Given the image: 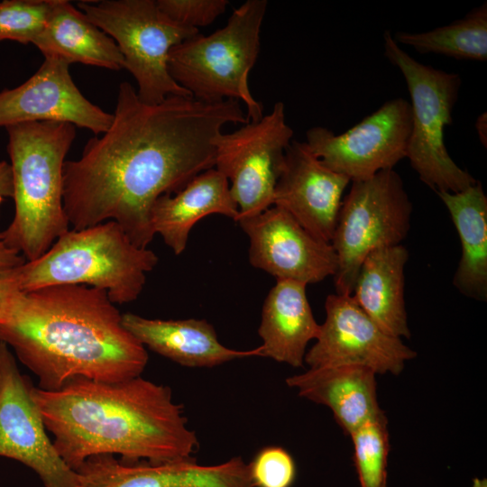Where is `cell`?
Returning a JSON list of instances; mask_svg holds the SVG:
<instances>
[{
    "mask_svg": "<svg viewBox=\"0 0 487 487\" xmlns=\"http://www.w3.org/2000/svg\"><path fill=\"white\" fill-rule=\"evenodd\" d=\"M246 123L238 100L207 103L170 96L151 105L122 82L109 128L90 138L78 159L64 162L63 206L69 226L114 221L135 245L148 248L155 235V201L215 168V141L223 127Z\"/></svg>",
    "mask_w": 487,
    "mask_h": 487,
    "instance_id": "6da1fadb",
    "label": "cell"
},
{
    "mask_svg": "<svg viewBox=\"0 0 487 487\" xmlns=\"http://www.w3.org/2000/svg\"><path fill=\"white\" fill-rule=\"evenodd\" d=\"M106 291L86 285L20 291L0 322V341L43 391L78 379L124 381L141 376L148 354Z\"/></svg>",
    "mask_w": 487,
    "mask_h": 487,
    "instance_id": "7a4b0ae2",
    "label": "cell"
},
{
    "mask_svg": "<svg viewBox=\"0 0 487 487\" xmlns=\"http://www.w3.org/2000/svg\"><path fill=\"white\" fill-rule=\"evenodd\" d=\"M32 394L58 454L74 471L98 455L158 463L191 458L198 447L170 388L141 376L78 379L51 391L32 386Z\"/></svg>",
    "mask_w": 487,
    "mask_h": 487,
    "instance_id": "3957f363",
    "label": "cell"
},
{
    "mask_svg": "<svg viewBox=\"0 0 487 487\" xmlns=\"http://www.w3.org/2000/svg\"><path fill=\"white\" fill-rule=\"evenodd\" d=\"M5 129L14 216L3 234L11 248L32 261L69 230L63 206V166L76 126L32 122Z\"/></svg>",
    "mask_w": 487,
    "mask_h": 487,
    "instance_id": "277c9868",
    "label": "cell"
},
{
    "mask_svg": "<svg viewBox=\"0 0 487 487\" xmlns=\"http://www.w3.org/2000/svg\"><path fill=\"white\" fill-rule=\"evenodd\" d=\"M157 263L152 251L135 245L117 223L106 221L69 229L14 273L21 291L81 284L106 291L114 304H125L138 299L146 273Z\"/></svg>",
    "mask_w": 487,
    "mask_h": 487,
    "instance_id": "5b68a950",
    "label": "cell"
},
{
    "mask_svg": "<svg viewBox=\"0 0 487 487\" xmlns=\"http://www.w3.org/2000/svg\"><path fill=\"white\" fill-rule=\"evenodd\" d=\"M266 9V0H247L223 28L207 36L198 32L175 45L168 57L171 78L202 102L243 100L248 121L260 120L262 104L251 94L248 76L259 56Z\"/></svg>",
    "mask_w": 487,
    "mask_h": 487,
    "instance_id": "8992f818",
    "label": "cell"
},
{
    "mask_svg": "<svg viewBox=\"0 0 487 487\" xmlns=\"http://www.w3.org/2000/svg\"><path fill=\"white\" fill-rule=\"evenodd\" d=\"M383 41L384 56L400 70L411 99V133L406 157L410 166L436 192L466 189L477 180L451 158L444 139L445 127L453 122L462 86L460 75L420 63L401 49L388 31Z\"/></svg>",
    "mask_w": 487,
    "mask_h": 487,
    "instance_id": "52a82bcc",
    "label": "cell"
},
{
    "mask_svg": "<svg viewBox=\"0 0 487 487\" xmlns=\"http://www.w3.org/2000/svg\"><path fill=\"white\" fill-rule=\"evenodd\" d=\"M77 6L115 41L141 101L155 105L170 96H191L171 78L168 57L175 45L198 30L170 20L154 0L80 1Z\"/></svg>",
    "mask_w": 487,
    "mask_h": 487,
    "instance_id": "ba28073f",
    "label": "cell"
},
{
    "mask_svg": "<svg viewBox=\"0 0 487 487\" xmlns=\"http://www.w3.org/2000/svg\"><path fill=\"white\" fill-rule=\"evenodd\" d=\"M412 203L393 169L353 181L343 199L331 244L337 258V294L351 295L360 267L372 252L400 244L410 229Z\"/></svg>",
    "mask_w": 487,
    "mask_h": 487,
    "instance_id": "9c48e42d",
    "label": "cell"
},
{
    "mask_svg": "<svg viewBox=\"0 0 487 487\" xmlns=\"http://www.w3.org/2000/svg\"><path fill=\"white\" fill-rule=\"evenodd\" d=\"M281 101L257 121L221 133L215 141V169L230 180V193L239 215L236 220L263 212L273 204L285 152L293 140Z\"/></svg>",
    "mask_w": 487,
    "mask_h": 487,
    "instance_id": "30bf717a",
    "label": "cell"
},
{
    "mask_svg": "<svg viewBox=\"0 0 487 487\" xmlns=\"http://www.w3.org/2000/svg\"><path fill=\"white\" fill-rule=\"evenodd\" d=\"M410 133V103L396 97L342 133L308 129L306 143L326 167L353 182L392 170L407 157Z\"/></svg>",
    "mask_w": 487,
    "mask_h": 487,
    "instance_id": "8fae6325",
    "label": "cell"
},
{
    "mask_svg": "<svg viewBox=\"0 0 487 487\" xmlns=\"http://www.w3.org/2000/svg\"><path fill=\"white\" fill-rule=\"evenodd\" d=\"M32 386L10 348L0 341V456L33 470L44 487H79L76 472L47 435Z\"/></svg>",
    "mask_w": 487,
    "mask_h": 487,
    "instance_id": "7c38bea8",
    "label": "cell"
},
{
    "mask_svg": "<svg viewBox=\"0 0 487 487\" xmlns=\"http://www.w3.org/2000/svg\"><path fill=\"white\" fill-rule=\"evenodd\" d=\"M325 309V322L304 358L310 368L354 364L398 375L417 356L400 338L382 331L351 295H328Z\"/></svg>",
    "mask_w": 487,
    "mask_h": 487,
    "instance_id": "4fadbf2b",
    "label": "cell"
},
{
    "mask_svg": "<svg viewBox=\"0 0 487 487\" xmlns=\"http://www.w3.org/2000/svg\"><path fill=\"white\" fill-rule=\"evenodd\" d=\"M237 222L250 241V263L277 280L308 285L335 274L337 258L331 243L312 235L284 209L271 206Z\"/></svg>",
    "mask_w": 487,
    "mask_h": 487,
    "instance_id": "5bb4252c",
    "label": "cell"
},
{
    "mask_svg": "<svg viewBox=\"0 0 487 487\" xmlns=\"http://www.w3.org/2000/svg\"><path fill=\"white\" fill-rule=\"evenodd\" d=\"M69 63L44 56L38 70L25 82L0 92V127L32 123L64 122L95 135L111 125L113 114L87 99L74 83Z\"/></svg>",
    "mask_w": 487,
    "mask_h": 487,
    "instance_id": "9a60e30c",
    "label": "cell"
},
{
    "mask_svg": "<svg viewBox=\"0 0 487 487\" xmlns=\"http://www.w3.org/2000/svg\"><path fill=\"white\" fill-rule=\"evenodd\" d=\"M75 472L79 487H254L250 465L240 456L201 465L192 457L152 463L98 455L86 459Z\"/></svg>",
    "mask_w": 487,
    "mask_h": 487,
    "instance_id": "2e32d148",
    "label": "cell"
},
{
    "mask_svg": "<svg viewBox=\"0 0 487 487\" xmlns=\"http://www.w3.org/2000/svg\"><path fill=\"white\" fill-rule=\"evenodd\" d=\"M350 182L326 167L306 142L292 140L285 152L272 206L287 211L315 237L331 243L342 197Z\"/></svg>",
    "mask_w": 487,
    "mask_h": 487,
    "instance_id": "e0dca14e",
    "label": "cell"
},
{
    "mask_svg": "<svg viewBox=\"0 0 487 487\" xmlns=\"http://www.w3.org/2000/svg\"><path fill=\"white\" fill-rule=\"evenodd\" d=\"M122 321L145 348L182 366L211 368L238 358L262 357L261 345L245 351L225 346L205 319L163 320L124 313Z\"/></svg>",
    "mask_w": 487,
    "mask_h": 487,
    "instance_id": "ac0fdd59",
    "label": "cell"
},
{
    "mask_svg": "<svg viewBox=\"0 0 487 487\" xmlns=\"http://www.w3.org/2000/svg\"><path fill=\"white\" fill-rule=\"evenodd\" d=\"M375 376L374 371L361 365H331L309 368L287 378L286 383L300 397L328 407L349 435L381 411Z\"/></svg>",
    "mask_w": 487,
    "mask_h": 487,
    "instance_id": "d6986e66",
    "label": "cell"
},
{
    "mask_svg": "<svg viewBox=\"0 0 487 487\" xmlns=\"http://www.w3.org/2000/svg\"><path fill=\"white\" fill-rule=\"evenodd\" d=\"M213 214L234 221L239 215L227 178L215 168L196 176L179 192L160 197L152 206L151 223L154 234L179 255L196 223Z\"/></svg>",
    "mask_w": 487,
    "mask_h": 487,
    "instance_id": "ffe728a7",
    "label": "cell"
},
{
    "mask_svg": "<svg viewBox=\"0 0 487 487\" xmlns=\"http://www.w3.org/2000/svg\"><path fill=\"white\" fill-rule=\"evenodd\" d=\"M307 285L277 280L262 307L258 334L262 357L303 367L306 348L318 335L320 325L314 318L306 294Z\"/></svg>",
    "mask_w": 487,
    "mask_h": 487,
    "instance_id": "44dd1931",
    "label": "cell"
},
{
    "mask_svg": "<svg viewBox=\"0 0 487 487\" xmlns=\"http://www.w3.org/2000/svg\"><path fill=\"white\" fill-rule=\"evenodd\" d=\"M409 252L402 244L377 249L363 260L351 296L386 334L409 338L405 305V266Z\"/></svg>",
    "mask_w": 487,
    "mask_h": 487,
    "instance_id": "7402d4cb",
    "label": "cell"
},
{
    "mask_svg": "<svg viewBox=\"0 0 487 487\" xmlns=\"http://www.w3.org/2000/svg\"><path fill=\"white\" fill-rule=\"evenodd\" d=\"M33 45L43 56H57L69 64L124 69L115 41L66 0H51L46 24Z\"/></svg>",
    "mask_w": 487,
    "mask_h": 487,
    "instance_id": "603a6c76",
    "label": "cell"
},
{
    "mask_svg": "<svg viewBox=\"0 0 487 487\" xmlns=\"http://www.w3.org/2000/svg\"><path fill=\"white\" fill-rule=\"evenodd\" d=\"M448 210L461 243L454 286L468 298L487 299V197L480 181L452 193L436 192Z\"/></svg>",
    "mask_w": 487,
    "mask_h": 487,
    "instance_id": "cb8c5ba5",
    "label": "cell"
},
{
    "mask_svg": "<svg viewBox=\"0 0 487 487\" xmlns=\"http://www.w3.org/2000/svg\"><path fill=\"white\" fill-rule=\"evenodd\" d=\"M399 44L422 54L434 53L457 60H487V4L472 9L461 19L422 32H397Z\"/></svg>",
    "mask_w": 487,
    "mask_h": 487,
    "instance_id": "d4e9b609",
    "label": "cell"
},
{
    "mask_svg": "<svg viewBox=\"0 0 487 487\" xmlns=\"http://www.w3.org/2000/svg\"><path fill=\"white\" fill-rule=\"evenodd\" d=\"M349 436L361 487H387L390 451L388 420L383 411L368 419Z\"/></svg>",
    "mask_w": 487,
    "mask_h": 487,
    "instance_id": "484cf974",
    "label": "cell"
},
{
    "mask_svg": "<svg viewBox=\"0 0 487 487\" xmlns=\"http://www.w3.org/2000/svg\"><path fill=\"white\" fill-rule=\"evenodd\" d=\"M51 0H4L0 2V41L34 44L44 29Z\"/></svg>",
    "mask_w": 487,
    "mask_h": 487,
    "instance_id": "4316f807",
    "label": "cell"
},
{
    "mask_svg": "<svg viewBox=\"0 0 487 487\" xmlns=\"http://www.w3.org/2000/svg\"><path fill=\"white\" fill-rule=\"evenodd\" d=\"M249 465L254 487H290L295 480V463L280 446L262 449Z\"/></svg>",
    "mask_w": 487,
    "mask_h": 487,
    "instance_id": "83f0119b",
    "label": "cell"
},
{
    "mask_svg": "<svg viewBox=\"0 0 487 487\" xmlns=\"http://www.w3.org/2000/svg\"><path fill=\"white\" fill-rule=\"evenodd\" d=\"M159 9L176 23L198 30L222 14L227 0H157Z\"/></svg>",
    "mask_w": 487,
    "mask_h": 487,
    "instance_id": "f1b7e54d",
    "label": "cell"
},
{
    "mask_svg": "<svg viewBox=\"0 0 487 487\" xmlns=\"http://www.w3.org/2000/svg\"><path fill=\"white\" fill-rule=\"evenodd\" d=\"M20 291L14 270L0 276V322L5 318L14 297Z\"/></svg>",
    "mask_w": 487,
    "mask_h": 487,
    "instance_id": "f546056e",
    "label": "cell"
},
{
    "mask_svg": "<svg viewBox=\"0 0 487 487\" xmlns=\"http://www.w3.org/2000/svg\"><path fill=\"white\" fill-rule=\"evenodd\" d=\"M25 259L11 248L0 232V276L5 275L25 262Z\"/></svg>",
    "mask_w": 487,
    "mask_h": 487,
    "instance_id": "4dcf8cb0",
    "label": "cell"
},
{
    "mask_svg": "<svg viewBox=\"0 0 487 487\" xmlns=\"http://www.w3.org/2000/svg\"><path fill=\"white\" fill-rule=\"evenodd\" d=\"M14 186L10 163L0 161V213L1 206L9 198H13Z\"/></svg>",
    "mask_w": 487,
    "mask_h": 487,
    "instance_id": "1f68e13d",
    "label": "cell"
},
{
    "mask_svg": "<svg viewBox=\"0 0 487 487\" xmlns=\"http://www.w3.org/2000/svg\"><path fill=\"white\" fill-rule=\"evenodd\" d=\"M475 129L482 144L487 146V116L486 112L482 113L475 121Z\"/></svg>",
    "mask_w": 487,
    "mask_h": 487,
    "instance_id": "d6a6232c",
    "label": "cell"
}]
</instances>
